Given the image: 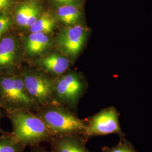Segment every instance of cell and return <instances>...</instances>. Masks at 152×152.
<instances>
[{
    "label": "cell",
    "instance_id": "obj_1",
    "mask_svg": "<svg viewBox=\"0 0 152 152\" xmlns=\"http://www.w3.org/2000/svg\"><path fill=\"white\" fill-rule=\"evenodd\" d=\"M12 125L11 135L26 147L50 142L54 137L44 121L36 112L18 110L6 112Z\"/></svg>",
    "mask_w": 152,
    "mask_h": 152
},
{
    "label": "cell",
    "instance_id": "obj_2",
    "mask_svg": "<svg viewBox=\"0 0 152 152\" xmlns=\"http://www.w3.org/2000/svg\"><path fill=\"white\" fill-rule=\"evenodd\" d=\"M36 113L42 119L54 137L81 135L86 130L85 120L70 109L56 103L40 106Z\"/></svg>",
    "mask_w": 152,
    "mask_h": 152
},
{
    "label": "cell",
    "instance_id": "obj_3",
    "mask_svg": "<svg viewBox=\"0 0 152 152\" xmlns=\"http://www.w3.org/2000/svg\"><path fill=\"white\" fill-rule=\"evenodd\" d=\"M0 99L5 112L18 110L36 112L39 108L28 94L21 76L0 77Z\"/></svg>",
    "mask_w": 152,
    "mask_h": 152
},
{
    "label": "cell",
    "instance_id": "obj_4",
    "mask_svg": "<svg viewBox=\"0 0 152 152\" xmlns=\"http://www.w3.org/2000/svg\"><path fill=\"white\" fill-rule=\"evenodd\" d=\"M120 113L114 107L102 109L96 114L87 118L83 138L87 141L96 136L117 134L120 139L125 137L119 122Z\"/></svg>",
    "mask_w": 152,
    "mask_h": 152
},
{
    "label": "cell",
    "instance_id": "obj_5",
    "mask_svg": "<svg viewBox=\"0 0 152 152\" xmlns=\"http://www.w3.org/2000/svg\"><path fill=\"white\" fill-rule=\"evenodd\" d=\"M86 86L83 78L76 73H69L61 76L55 81V103L75 110L85 92Z\"/></svg>",
    "mask_w": 152,
    "mask_h": 152
},
{
    "label": "cell",
    "instance_id": "obj_6",
    "mask_svg": "<svg viewBox=\"0 0 152 152\" xmlns=\"http://www.w3.org/2000/svg\"><path fill=\"white\" fill-rule=\"evenodd\" d=\"M20 76L28 94L39 107L54 102V80L35 72L24 73Z\"/></svg>",
    "mask_w": 152,
    "mask_h": 152
},
{
    "label": "cell",
    "instance_id": "obj_7",
    "mask_svg": "<svg viewBox=\"0 0 152 152\" xmlns=\"http://www.w3.org/2000/svg\"><path fill=\"white\" fill-rule=\"evenodd\" d=\"M87 36L86 28L81 24H75L62 30L57 37L56 42L64 54L75 57L84 47Z\"/></svg>",
    "mask_w": 152,
    "mask_h": 152
},
{
    "label": "cell",
    "instance_id": "obj_8",
    "mask_svg": "<svg viewBox=\"0 0 152 152\" xmlns=\"http://www.w3.org/2000/svg\"><path fill=\"white\" fill-rule=\"evenodd\" d=\"M42 13V7L37 0H29L19 4L15 10V20L21 27H31Z\"/></svg>",
    "mask_w": 152,
    "mask_h": 152
},
{
    "label": "cell",
    "instance_id": "obj_9",
    "mask_svg": "<svg viewBox=\"0 0 152 152\" xmlns=\"http://www.w3.org/2000/svg\"><path fill=\"white\" fill-rule=\"evenodd\" d=\"M81 135L54 137L50 142L51 152H90Z\"/></svg>",
    "mask_w": 152,
    "mask_h": 152
},
{
    "label": "cell",
    "instance_id": "obj_10",
    "mask_svg": "<svg viewBox=\"0 0 152 152\" xmlns=\"http://www.w3.org/2000/svg\"><path fill=\"white\" fill-rule=\"evenodd\" d=\"M18 43L13 36H7L0 40V69L13 65L18 56Z\"/></svg>",
    "mask_w": 152,
    "mask_h": 152
},
{
    "label": "cell",
    "instance_id": "obj_11",
    "mask_svg": "<svg viewBox=\"0 0 152 152\" xmlns=\"http://www.w3.org/2000/svg\"><path fill=\"white\" fill-rule=\"evenodd\" d=\"M38 65L54 75L64 73L69 67V61L61 55L52 53L37 60Z\"/></svg>",
    "mask_w": 152,
    "mask_h": 152
},
{
    "label": "cell",
    "instance_id": "obj_12",
    "mask_svg": "<svg viewBox=\"0 0 152 152\" xmlns=\"http://www.w3.org/2000/svg\"><path fill=\"white\" fill-rule=\"evenodd\" d=\"M25 48L28 55L35 56L41 54L49 48L51 44L48 34L45 33H31L24 39Z\"/></svg>",
    "mask_w": 152,
    "mask_h": 152
},
{
    "label": "cell",
    "instance_id": "obj_13",
    "mask_svg": "<svg viewBox=\"0 0 152 152\" xmlns=\"http://www.w3.org/2000/svg\"><path fill=\"white\" fill-rule=\"evenodd\" d=\"M83 16L81 6L74 5H58L56 10V17L67 25H75Z\"/></svg>",
    "mask_w": 152,
    "mask_h": 152
},
{
    "label": "cell",
    "instance_id": "obj_14",
    "mask_svg": "<svg viewBox=\"0 0 152 152\" xmlns=\"http://www.w3.org/2000/svg\"><path fill=\"white\" fill-rule=\"evenodd\" d=\"M56 25V18L49 12H42L37 20L29 28L31 33L51 32Z\"/></svg>",
    "mask_w": 152,
    "mask_h": 152
},
{
    "label": "cell",
    "instance_id": "obj_15",
    "mask_svg": "<svg viewBox=\"0 0 152 152\" xmlns=\"http://www.w3.org/2000/svg\"><path fill=\"white\" fill-rule=\"evenodd\" d=\"M26 147L22 145L7 132L0 135V152H25Z\"/></svg>",
    "mask_w": 152,
    "mask_h": 152
},
{
    "label": "cell",
    "instance_id": "obj_16",
    "mask_svg": "<svg viewBox=\"0 0 152 152\" xmlns=\"http://www.w3.org/2000/svg\"><path fill=\"white\" fill-rule=\"evenodd\" d=\"M100 152H137L135 147L125 137L121 138L120 142L115 147H103Z\"/></svg>",
    "mask_w": 152,
    "mask_h": 152
},
{
    "label": "cell",
    "instance_id": "obj_17",
    "mask_svg": "<svg viewBox=\"0 0 152 152\" xmlns=\"http://www.w3.org/2000/svg\"><path fill=\"white\" fill-rule=\"evenodd\" d=\"M12 23L11 18L5 14H0V40L2 35L9 29Z\"/></svg>",
    "mask_w": 152,
    "mask_h": 152
},
{
    "label": "cell",
    "instance_id": "obj_18",
    "mask_svg": "<svg viewBox=\"0 0 152 152\" xmlns=\"http://www.w3.org/2000/svg\"><path fill=\"white\" fill-rule=\"evenodd\" d=\"M53 1L56 5H74L81 6L84 0H53Z\"/></svg>",
    "mask_w": 152,
    "mask_h": 152
},
{
    "label": "cell",
    "instance_id": "obj_19",
    "mask_svg": "<svg viewBox=\"0 0 152 152\" xmlns=\"http://www.w3.org/2000/svg\"><path fill=\"white\" fill-rule=\"evenodd\" d=\"M30 148L31 152H51L50 151H48L45 147L41 146L40 145L33 146Z\"/></svg>",
    "mask_w": 152,
    "mask_h": 152
},
{
    "label": "cell",
    "instance_id": "obj_20",
    "mask_svg": "<svg viewBox=\"0 0 152 152\" xmlns=\"http://www.w3.org/2000/svg\"><path fill=\"white\" fill-rule=\"evenodd\" d=\"M5 116H6V112L5 113H4L2 111L0 110V121H1V120L4 117H5ZM6 132H6L5 131L1 129V126H0V134H5Z\"/></svg>",
    "mask_w": 152,
    "mask_h": 152
},
{
    "label": "cell",
    "instance_id": "obj_21",
    "mask_svg": "<svg viewBox=\"0 0 152 152\" xmlns=\"http://www.w3.org/2000/svg\"><path fill=\"white\" fill-rule=\"evenodd\" d=\"M9 7L7 5H6L5 4L0 2V10H3V9H8Z\"/></svg>",
    "mask_w": 152,
    "mask_h": 152
},
{
    "label": "cell",
    "instance_id": "obj_22",
    "mask_svg": "<svg viewBox=\"0 0 152 152\" xmlns=\"http://www.w3.org/2000/svg\"><path fill=\"white\" fill-rule=\"evenodd\" d=\"M3 108V105H2V102H1V99H0V108Z\"/></svg>",
    "mask_w": 152,
    "mask_h": 152
}]
</instances>
